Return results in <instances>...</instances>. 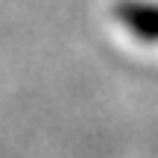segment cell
Segmentation results:
<instances>
[{
  "instance_id": "1",
  "label": "cell",
  "mask_w": 158,
  "mask_h": 158,
  "mask_svg": "<svg viewBox=\"0 0 158 158\" xmlns=\"http://www.w3.org/2000/svg\"><path fill=\"white\" fill-rule=\"evenodd\" d=\"M114 15L126 29L143 41H158V6L141 3V0H120L114 6Z\"/></svg>"
}]
</instances>
